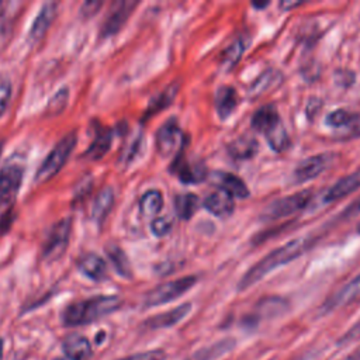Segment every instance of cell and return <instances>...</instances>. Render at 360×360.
Segmentation results:
<instances>
[{
  "mask_svg": "<svg viewBox=\"0 0 360 360\" xmlns=\"http://www.w3.org/2000/svg\"><path fill=\"white\" fill-rule=\"evenodd\" d=\"M315 242L316 238H314L312 235H307L304 238H294L291 240H287L281 246L269 252L253 266H250L249 270L240 277L238 283V291H245L250 288L273 270L298 259L301 255L309 250Z\"/></svg>",
  "mask_w": 360,
  "mask_h": 360,
  "instance_id": "1",
  "label": "cell"
},
{
  "mask_svg": "<svg viewBox=\"0 0 360 360\" xmlns=\"http://www.w3.org/2000/svg\"><path fill=\"white\" fill-rule=\"evenodd\" d=\"M245 46H246V44H245L243 38H238L233 42H231V45L225 49L224 56H222L224 65L233 66L240 59V56H242V53L245 51Z\"/></svg>",
  "mask_w": 360,
  "mask_h": 360,
  "instance_id": "32",
  "label": "cell"
},
{
  "mask_svg": "<svg viewBox=\"0 0 360 360\" xmlns=\"http://www.w3.org/2000/svg\"><path fill=\"white\" fill-rule=\"evenodd\" d=\"M117 360H166V353L160 349H153V350L129 354V356H125V357H121Z\"/></svg>",
  "mask_w": 360,
  "mask_h": 360,
  "instance_id": "34",
  "label": "cell"
},
{
  "mask_svg": "<svg viewBox=\"0 0 360 360\" xmlns=\"http://www.w3.org/2000/svg\"><path fill=\"white\" fill-rule=\"evenodd\" d=\"M295 360H301V359H295Z\"/></svg>",
  "mask_w": 360,
  "mask_h": 360,
  "instance_id": "45",
  "label": "cell"
},
{
  "mask_svg": "<svg viewBox=\"0 0 360 360\" xmlns=\"http://www.w3.org/2000/svg\"><path fill=\"white\" fill-rule=\"evenodd\" d=\"M136 6L138 1H115L104 18V22L100 28V37L108 38L115 35L125 25Z\"/></svg>",
  "mask_w": 360,
  "mask_h": 360,
  "instance_id": "11",
  "label": "cell"
},
{
  "mask_svg": "<svg viewBox=\"0 0 360 360\" xmlns=\"http://www.w3.org/2000/svg\"><path fill=\"white\" fill-rule=\"evenodd\" d=\"M360 297V273L354 276L349 283L339 288L330 298L323 304V311H333L342 305H346Z\"/></svg>",
  "mask_w": 360,
  "mask_h": 360,
  "instance_id": "21",
  "label": "cell"
},
{
  "mask_svg": "<svg viewBox=\"0 0 360 360\" xmlns=\"http://www.w3.org/2000/svg\"><path fill=\"white\" fill-rule=\"evenodd\" d=\"M239 104L238 91L232 86H221L215 94V108L221 120H226L233 114Z\"/></svg>",
  "mask_w": 360,
  "mask_h": 360,
  "instance_id": "23",
  "label": "cell"
},
{
  "mask_svg": "<svg viewBox=\"0 0 360 360\" xmlns=\"http://www.w3.org/2000/svg\"><path fill=\"white\" fill-rule=\"evenodd\" d=\"M69 96H70V91H69V87L68 86H62L59 90H56L48 100L46 105H45V110H44V114L46 117H53V115H59L63 112V110L66 108L68 105V101H69Z\"/></svg>",
  "mask_w": 360,
  "mask_h": 360,
  "instance_id": "30",
  "label": "cell"
},
{
  "mask_svg": "<svg viewBox=\"0 0 360 360\" xmlns=\"http://www.w3.org/2000/svg\"><path fill=\"white\" fill-rule=\"evenodd\" d=\"M3 349H4V343H3V339H0V360H3Z\"/></svg>",
  "mask_w": 360,
  "mask_h": 360,
  "instance_id": "42",
  "label": "cell"
},
{
  "mask_svg": "<svg viewBox=\"0 0 360 360\" xmlns=\"http://www.w3.org/2000/svg\"><path fill=\"white\" fill-rule=\"evenodd\" d=\"M195 283H197L195 276H186V277H180V278H176L172 281L162 283L146 292V295L143 298V305L146 308H152V307H159V305L167 304L173 300H177L184 292H187L190 288H193Z\"/></svg>",
  "mask_w": 360,
  "mask_h": 360,
  "instance_id": "5",
  "label": "cell"
},
{
  "mask_svg": "<svg viewBox=\"0 0 360 360\" xmlns=\"http://www.w3.org/2000/svg\"><path fill=\"white\" fill-rule=\"evenodd\" d=\"M114 190L111 187H103L97 195L94 197L90 208V218L96 224H103L104 219L108 217L112 205H114Z\"/></svg>",
  "mask_w": 360,
  "mask_h": 360,
  "instance_id": "22",
  "label": "cell"
},
{
  "mask_svg": "<svg viewBox=\"0 0 360 360\" xmlns=\"http://www.w3.org/2000/svg\"><path fill=\"white\" fill-rule=\"evenodd\" d=\"M72 235V218L66 217L59 219L51 231L42 245V259L45 262L58 260L68 249Z\"/></svg>",
  "mask_w": 360,
  "mask_h": 360,
  "instance_id": "6",
  "label": "cell"
},
{
  "mask_svg": "<svg viewBox=\"0 0 360 360\" xmlns=\"http://www.w3.org/2000/svg\"><path fill=\"white\" fill-rule=\"evenodd\" d=\"M302 3H290V1H284V3H280V6L283 7V8H287V10H290V8H292V7H298V6H301Z\"/></svg>",
  "mask_w": 360,
  "mask_h": 360,
  "instance_id": "41",
  "label": "cell"
},
{
  "mask_svg": "<svg viewBox=\"0 0 360 360\" xmlns=\"http://www.w3.org/2000/svg\"><path fill=\"white\" fill-rule=\"evenodd\" d=\"M76 142H77V136L75 132H69L63 135L55 143V146L51 149V152L45 156V159L37 169L35 180L38 183H44V181H48L51 177H53L56 173H59L60 169L68 162L69 156L72 155L76 146Z\"/></svg>",
  "mask_w": 360,
  "mask_h": 360,
  "instance_id": "3",
  "label": "cell"
},
{
  "mask_svg": "<svg viewBox=\"0 0 360 360\" xmlns=\"http://www.w3.org/2000/svg\"><path fill=\"white\" fill-rule=\"evenodd\" d=\"M173 205L179 218L190 219L198 207V198L195 194H191V193L177 194L174 197Z\"/></svg>",
  "mask_w": 360,
  "mask_h": 360,
  "instance_id": "29",
  "label": "cell"
},
{
  "mask_svg": "<svg viewBox=\"0 0 360 360\" xmlns=\"http://www.w3.org/2000/svg\"><path fill=\"white\" fill-rule=\"evenodd\" d=\"M184 141H186V135L183 134V131L180 129V127L174 120L166 121L156 131V136H155L156 150L163 158L179 155L184 146Z\"/></svg>",
  "mask_w": 360,
  "mask_h": 360,
  "instance_id": "8",
  "label": "cell"
},
{
  "mask_svg": "<svg viewBox=\"0 0 360 360\" xmlns=\"http://www.w3.org/2000/svg\"><path fill=\"white\" fill-rule=\"evenodd\" d=\"M360 188V169H357L356 172L339 179L335 184H332L323 194L322 201L325 204L329 202H335L340 198L347 197L349 194H352L353 191H357Z\"/></svg>",
  "mask_w": 360,
  "mask_h": 360,
  "instance_id": "16",
  "label": "cell"
},
{
  "mask_svg": "<svg viewBox=\"0 0 360 360\" xmlns=\"http://www.w3.org/2000/svg\"><path fill=\"white\" fill-rule=\"evenodd\" d=\"M357 232H359V233H360V221H359V222H357Z\"/></svg>",
  "mask_w": 360,
  "mask_h": 360,
  "instance_id": "44",
  "label": "cell"
},
{
  "mask_svg": "<svg viewBox=\"0 0 360 360\" xmlns=\"http://www.w3.org/2000/svg\"><path fill=\"white\" fill-rule=\"evenodd\" d=\"M328 127L333 128V136L340 141L360 138V111L350 112L343 108L333 110L325 117Z\"/></svg>",
  "mask_w": 360,
  "mask_h": 360,
  "instance_id": "7",
  "label": "cell"
},
{
  "mask_svg": "<svg viewBox=\"0 0 360 360\" xmlns=\"http://www.w3.org/2000/svg\"><path fill=\"white\" fill-rule=\"evenodd\" d=\"M172 172L187 184L200 183L205 179V169L204 166L198 163H190L186 158H183L180 153L174 156V160L172 163Z\"/></svg>",
  "mask_w": 360,
  "mask_h": 360,
  "instance_id": "19",
  "label": "cell"
},
{
  "mask_svg": "<svg viewBox=\"0 0 360 360\" xmlns=\"http://www.w3.org/2000/svg\"><path fill=\"white\" fill-rule=\"evenodd\" d=\"M259 148V143L255 138L248 136V135H242L238 136L236 139H233L232 142H229L228 145V152L233 159H250L256 155Z\"/></svg>",
  "mask_w": 360,
  "mask_h": 360,
  "instance_id": "25",
  "label": "cell"
},
{
  "mask_svg": "<svg viewBox=\"0 0 360 360\" xmlns=\"http://www.w3.org/2000/svg\"><path fill=\"white\" fill-rule=\"evenodd\" d=\"M13 217H14V212L8 207V210L4 214H1V218H0V233H4L10 228L11 222H13Z\"/></svg>",
  "mask_w": 360,
  "mask_h": 360,
  "instance_id": "39",
  "label": "cell"
},
{
  "mask_svg": "<svg viewBox=\"0 0 360 360\" xmlns=\"http://www.w3.org/2000/svg\"><path fill=\"white\" fill-rule=\"evenodd\" d=\"M312 191L311 190H302L285 197H281L276 201H271L262 212V218L264 221H277L285 217H290L292 214H297L302 210H305L311 201H312Z\"/></svg>",
  "mask_w": 360,
  "mask_h": 360,
  "instance_id": "4",
  "label": "cell"
},
{
  "mask_svg": "<svg viewBox=\"0 0 360 360\" xmlns=\"http://www.w3.org/2000/svg\"><path fill=\"white\" fill-rule=\"evenodd\" d=\"M283 80V75L276 70V69H267L266 72H263L250 86L249 89V94L252 97H259L263 93L277 87Z\"/></svg>",
  "mask_w": 360,
  "mask_h": 360,
  "instance_id": "26",
  "label": "cell"
},
{
  "mask_svg": "<svg viewBox=\"0 0 360 360\" xmlns=\"http://www.w3.org/2000/svg\"><path fill=\"white\" fill-rule=\"evenodd\" d=\"M58 10V3L46 1L41 6L38 14L35 15L30 30H28V39L30 42L35 44L44 38L46 31L49 30Z\"/></svg>",
  "mask_w": 360,
  "mask_h": 360,
  "instance_id": "12",
  "label": "cell"
},
{
  "mask_svg": "<svg viewBox=\"0 0 360 360\" xmlns=\"http://www.w3.org/2000/svg\"><path fill=\"white\" fill-rule=\"evenodd\" d=\"M121 305L122 300L118 295H94L70 302L60 318L65 326H83L118 311Z\"/></svg>",
  "mask_w": 360,
  "mask_h": 360,
  "instance_id": "2",
  "label": "cell"
},
{
  "mask_svg": "<svg viewBox=\"0 0 360 360\" xmlns=\"http://www.w3.org/2000/svg\"><path fill=\"white\" fill-rule=\"evenodd\" d=\"M176 94H177V84L173 83V84H170L169 87H166L163 91H160L159 94H156V96L150 100V103H149V105H148V108H146V115H148V117H149V115H153V114L159 112L160 110L166 108L167 105H170L172 101L174 100Z\"/></svg>",
  "mask_w": 360,
  "mask_h": 360,
  "instance_id": "31",
  "label": "cell"
},
{
  "mask_svg": "<svg viewBox=\"0 0 360 360\" xmlns=\"http://www.w3.org/2000/svg\"><path fill=\"white\" fill-rule=\"evenodd\" d=\"M360 214V195L357 198H354L343 211H340V214L338 215V221H347L356 215Z\"/></svg>",
  "mask_w": 360,
  "mask_h": 360,
  "instance_id": "36",
  "label": "cell"
},
{
  "mask_svg": "<svg viewBox=\"0 0 360 360\" xmlns=\"http://www.w3.org/2000/svg\"><path fill=\"white\" fill-rule=\"evenodd\" d=\"M173 228V219L170 217H156L150 222V231L155 236L162 238L167 235Z\"/></svg>",
  "mask_w": 360,
  "mask_h": 360,
  "instance_id": "33",
  "label": "cell"
},
{
  "mask_svg": "<svg viewBox=\"0 0 360 360\" xmlns=\"http://www.w3.org/2000/svg\"><path fill=\"white\" fill-rule=\"evenodd\" d=\"M53 360H68V359L66 357H55Z\"/></svg>",
  "mask_w": 360,
  "mask_h": 360,
  "instance_id": "43",
  "label": "cell"
},
{
  "mask_svg": "<svg viewBox=\"0 0 360 360\" xmlns=\"http://www.w3.org/2000/svg\"><path fill=\"white\" fill-rule=\"evenodd\" d=\"M24 169L18 163H6L0 167V210L10 207L22 184Z\"/></svg>",
  "mask_w": 360,
  "mask_h": 360,
  "instance_id": "9",
  "label": "cell"
},
{
  "mask_svg": "<svg viewBox=\"0 0 360 360\" xmlns=\"http://www.w3.org/2000/svg\"><path fill=\"white\" fill-rule=\"evenodd\" d=\"M250 122H252V128L263 134L264 136L270 135L271 132H274L277 128L283 125L281 118L277 112V108L271 104L262 105L259 110H256Z\"/></svg>",
  "mask_w": 360,
  "mask_h": 360,
  "instance_id": "14",
  "label": "cell"
},
{
  "mask_svg": "<svg viewBox=\"0 0 360 360\" xmlns=\"http://www.w3.org/2000/svg\"><path fill=\"white\" fill-rule=\"evenodd\" d=\"M211 180L219 190L226 191L233 198H246L249 197V188L245 181L233 173L229 172H215L211 176Z\"/></svg>",
  "mask_w": 360,
  "mask_h": 360,
  "instance_id": "20",
  "label": "cell"
},
{
  "mask_svg": "<svg viewBox=\"0 0 360 360\" xmlns=\"http://www.w3.org/2000/svg\"><path fill=\"white\" fill-rule=\"evenodd\" d=\"M336 156V153L323 152L304 159L294 169V180L297 183H305L318 177L321 173H323L333 165Z\"/></svg>",
  "mask_w": 360,
  "mask_h": 360,
  "instance_id": "10",
  "label": "cell"
},
{
  "mask_svg": "<svg viewBox=\"0 0 360 360\" xmlns=\"http://www.w3.org/2000/svg\"><path fill=\"white\" fill-rule=\"evenodd\" d=\"M105 253H107L114 270L121 277H125V278L132 277V267H131L129 259L118 245H108L105 248Z\"/></svg>",
  "mask_w": 360,
  "mask_h": 360,
  "instance_id": "27",
  "label": "cell"
},
{
  "mask_svg": "<svg viewBox=\"0 0 360 360\" xmlns=\"http://www.w3.org/2000/svg\"><path fill=\"white\" fill-rule=\"evenodd\" d=\"M360 336V318L347 329V332L340 338V343H349Z\"/></svg>",
  "mask_w": 360,
  "mask_h": 360,
  "instance_id": "37",
  "label": "cell"
},
{
  "mask_svg": "<svg viewBox=\"0 0 360 360\" xmlns=\"http://www.w3.org/2000/svg\"><path fill=\"white\" fill-rule=\"evenodd\" d=\"M112 143V132L108 128H98L93 142L84 152V158L89 160H98L101 159L111 148Z\"/></svg>",
  "mask_w": 360,
  "mask_h": 360,
  "instance_id": "24",
  "label": "cell"
},
{
  "mask_svg": "<svg viewBox=\"0 0 360 360\" xmlns=\"http://www.w3.org/2000/svg\"><path fill=\"white\" fill-rule=\"evenodd\" d=\"M11 93H13V87L10 80L7 77H0V115H3V112L8 107Z\"/></svg>",
  "mask_w": 360,
  "mask_h": 360,
  "instance_id": "35",
  "label": "cell"
},
{
  "mask_svg": "<svg viewBox=\"0 0 360 360\" xmlns=\"http://www.w3.org/2000/svg\"><path fill=\"white\" fill-rule=\"evenodd\" d=\"M191 311V304L190 302H184L180 304L169 311L156 314L150 318H148L143 322V326L146 329H165V328H170L177 325L180 321H183Z\"/></svg>",
  "mask_w": 360,
  "mask_h": 360,
  "instance_id": "13",
  "label": "cell"
},
{
  "mask_svg": "<svg viewBox=\"0 0 360 360\" xmlns=\"http://www.w3.org/2000/svg\"><path fill=\"white\" fill-rule=\"evenodd\" d=\"M204 208L218 218H226L235 211V200L224 190H215L202 201Z\"/></svg>",
  "mask_w": 360,
  "mask_h": 360,
  "instance_id": "17",
  "label": "cell"
},
{
  "mask_svg": "<svg viewBox=\"0 0 360 360\" xmlns=\"http://www.w3.org/2000/svg\"><path fill=\"white\" fill-rule=\"evenodd\" d=\"M62 350L68 360H90L91 357V343L80 333L68 335L63 339Z\"/></svg>",
  "mask_w": 360,
  "mask_h": 360,
  "instance_id": "18",
  "label": "cell"
},
{
  "mask_svg": "<svg viewBox=\"0 0 360 360\" xmlns=\"http://www.w3.org/2000/svg\"><path fill=\"white\" fill-rule=\"evenodd\" d=\"M77 269L82 274H84L87 278L93 281H103L107 278L108 274L105 260L94 252L83 253L77 259Z\"/></svg>",
  "mask_w": 360,
  "mask_h": 360,
  "instance_id": "15",
  "label": "cell"
},
{
  "mask_svg": "<svg viewBox=\"0 0 360 360\" xmlns=\"http://www.w3.org/2000/svg\"><path fill=\"white\" fill-rule=\"evenodd\" d=\"M162 207H163V195L156 188L145 191L139 200V210L145 217L158 215Z\"/></svg>",
  "mask_w": 360,
  "mask_h": 360,
  "instance_id": "28",
  "label": "cell"
},
{
  "mask_svg": "<svg viewBox=\"0 0 360 360\" xmlns=\"http://www.w3.org/2000/svg\"><path fill=\"white\" fill-rule=\"evenodd\" d=\"M103 6L101 1H84L80 7V14L84 17H93Z\"/></svg>",
  "mask_w": 360,
  "mask_h": 360,
  "instance_id": "38",
  "label": "cell"
},
{
  "mask_svg": "<svg viewBox=\"0 0 360 360\" xmlns=\"http://www.w3.org/2000/svg\"><path fill=\"white\" fill-rule=\"evenodd\" d=\"M342 360H360V347L357 350H354L350 356H347V357H345Z\"/></svg>",
  "mask_w": 360,
  "mask_h": 360,
  "instance_id": "40",
  "label": "cell"
}]
</instances>
